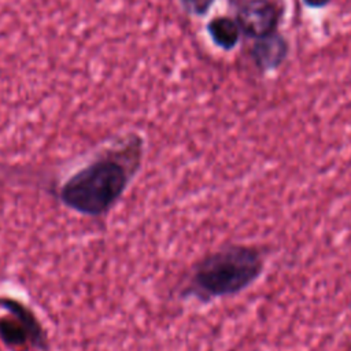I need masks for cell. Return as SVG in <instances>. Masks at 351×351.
<instances>
[{
    "mask_svg": "<svg viewBox=\"0 0 351 351\" xmlns=\"http://www.w3.org/2000/svg\"><path fill=\"white\" fill-rule=\"evenodd\" d=\"M143 162V141L133 136L123 145L96 156L58 186L59 202L89 218L107 215L122 199Z\"/></svg>",
    "mask_w": 351,
    "mask_h": 351,
    "instance_id": "obj_1",
    "label": "cell"
},
{
    "mask_svg": "<svg viewBox=\"0 0 351 351\" xmlns=\"http://www.w3.org/2000/svg\"><path fill=\"white\" fill-rule=\"evenodd\" d=\"M265 267V252L258 245L241 243L223 245L195 262L180 296L200 304L233 298L255 284Z\"/></svg>",
    "mask_w": 351,
    "mask_h": 351,
    "instance_id": "obj_2",
    "label": "cell"
},
{
    "mask_svg": "<svg viewBox=\"0 0 351 351\" xmlns=\"http://www.w3.org/2000/svg\"><path fill=\"white\" fill-rule=\"evenodd\" d=\"M0 341L12 351H48L47 330L36 313L23 302L0 296Z\"/></svg>",
    "mask_w": 351,
    "mask_h": 351,
    "instance_id": "obj_3",
    "label": "cell"
},
{
    "mask_svg": "<svg viewBox=\"0 0 351 351\" xmlns=\"http://www.w3.org/2000/svg\"><path fill=\"white\" fill-rule=\"evenodd\" d=\"M282 16L281 0H240L234 19L244 36L256 40L277 32Z\"/></svg>",
    "mask_w": 351,
    "mask_h": 351,
    "instance_id": "obj_4",
    "label": "cell"
},
{
    "mask_svg": "<svg viewBox=\"0 0 351 351\" xmlns=\"http://www.w3.org/2000/svg\"><path fill=\"white\" fill-rule=\"evenodd\" d=\"M251 59L262 73L277 70L287 60L289 53V43L278 30L254 40L251 47Z\"/></svg>",
    "mask_w": 351,
    "mask_h": 351,
    "instance_id": "obj_5",
    "label": "cell"
},
{
    "mask_svg": "<svg viewBox=\"0 0 351 351\" xmlns=\"http://www.w3.org/2000/svg\"><path fill=\"white\" fill-rule=\"evenodd\" d=\"M213 43L223 51H232L240 41L241 30L236 19L230 16H215L207 25Z\"/></svg>",
    "mask_w": 351,
    "mask_h": 351,
    "instance_id": "obj_6",
    "label": "cell"
},
{
    "mask_svg": "<svg viewBox=\"0 0 351 351\" xmlns=\"http://www.w3.org/2000/svg\"><path fill=\"white\" fill-rule=\"evenodd\" d=\"M182 1L189 12L196 15H203L211 8L215 0H182Z\"/></svg>",
    "mask_w": 351,
    "mask_h": 351,
    "instance_id": "obj_7",
    "label": "cell"
},
{
    "mask_svg": "<svg viewBox=\"0 0 351 351\" xmlns=\"http://www.w3.org/2000/svg\"><path fill=\"white\" fill-rule=\"evenodd\" d=\"M303 4L311 10H319L326 7L332 0H302Z\"/></svg>",
    "mask_w": 351,
    "mask_h": 351,
    "instance_id": "obj_8",
    "label": "cell"
}]
</instances>
